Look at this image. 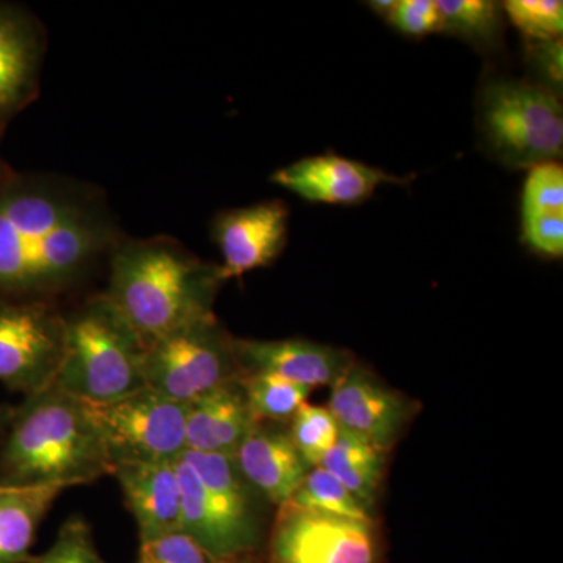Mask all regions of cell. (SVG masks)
<instances>
[{"label":"cell","mask_w":563,"mask_h":563,"mask_svg":"<svg viewBox=\"0 0 563 563\" xmlns=\"http://www.w3.org/2000/svg\"><path fill=\"white\" fill-rule=\"evenodd\" d=\"M101 195L76 181L18 176L0 184V296L41 298L77 284L120 243Z\"/></svg>","instance_id":"obj_1"},{"label":"cell","mask_w":563,"mask_h":563,"mask_svg":"<svg viewBox=\"0 0 563 563\" xmlns=\"http://www.w3.org/2000/svg\"><path fill=\"white\" fill-rule=\"evenodd\" d=\"M111 474L90 404L52 384L24 396L0 440V487H76Z\"/></svg>","instance_id":"obj_2"},{"label":"cell","mask_w":563,"mask_h":563,"mask_svg":"<svg viewBox=\"0 0 563 563\" xmlns=\"http://www.w3.org/2000/svg\"><path fill=\"white\" fill-rule=\"evenodd\" d=\"M106 296L139 333L144 346L181 325L213 317L224 279L168 236L125 240L110 254Z\"/></svg>","instance_id":"obj_3"},{"label":"cell","mask_w":563,"mask_h":563,"mask_svg":"<svg viewBox=\"0 0 563 563\" xmlns=\"http://www.w3.org/2000/svg\"><path fill=\"white\" fill-rule=\"evenodd\" d=\"M65 317V354L54 380L58 388L102 406L147 387L146 346L106 292Z\"/></svg>","instance_id":"obj_4"},{"label":"cell","mask_w":563,"mask_h":563,"mask_svg":"<svg viewBox=\"0 0 563 563\" xmlns=\"http://www.w3.org/2000/svg\"><path fill=\"white\" fill-rule=\"evenodd\" d=\"M181 484V532L209 553L231 561L257 559L262 498L233 457L187 451L176 462Z\"/></svg>","instance_id":"obj_5"},{"label":"cell","mask_w":563,"mask_h":563,"mask_svg":"<svg viewBox=\"0 0 563 563\" xmlns=\"http://www.w3.org/2000/svg\"><path fill=\"white\" fill-rule=\"evenodd\" d=\"M477 124L485 150L507 168L531 169L562 155L561 99L536 81H487L477 103Z\"/></svg>","instance_id":"obj_6"},{"label":"cell","mask_w":563,"mask_h":563,"mask_svg":"<svg viewBox=\"0 0 563 563\" xmlns=\"http://www.w3.org/2000/svg\"><path fill=\"white\" fill-rule=\"evenodd\" d=\"M240 376L233 336L214 314L166 333L144 352L147 387L173 401L190 404Z\"/></svg>","instance_id":"obj_7"},{"label":"cell","mask_w":563,"mask_h":563,"mask_svg":"<svg viewBox=\"0 0 563 563\" xmlns=\"http://www.w3.org/2000/svg\"><path fill=\"white\" fill-rule=\"evenodd\" d=\"M90 407L111 470L120 463H176L187 453V404L144 387L120 401Z\"/></svg>","instance_id":"obj_8"},{"label":"cell","mask_w":563,"mask_h":563,"mask_svg":"<svg viewBox=\"0 0 563 563\" xmlns=\"http://www.w3.org/2000/svg\"><path fill=\"white\" fill-rule=\"evenodd\" d=\"M66 317L47 299L0 301V383L24 396L54 384L65 354Z\"/></svg>","instance_id":"obj_9"},{"label":"cell","mask_w":563,"mask_h":563,"mask_svg":"<svg viewBox=\"0 0 563 563\" xmlns=\"http://www.w3.org/2000/svg\"><path fill=\"white\" fill-rule=\"evenodd\" d=\"M379 543L373 521L279 507L269 539L268 563H377Z\"/></svg>","instance_id":"obj_10"},{"label":"cell","mask_w":563,"mask_h":563,"mask_svg":"<svg viewBox=\"0 0 563 563\" xmlns=\"http://www.w3.org/2000/svg\"><path fill=\"white\" fill-rule=\"evenodd\" d=\"M328 409L340 429L387 454L401 437L413 407L401 393L391 390L368 369L352 363L333 385Z\"/></svg>","instance_id":"obj_11"},{"label":"cell","mask_w":563,"mask_h":563,"mask_svg":"<svg viewBox=\"0 0 563 563\" xmlns=\"http://www.w3.org/2000/svg\"><path fill=\"white\" fill-rule=\"evenodd\" d=\"M290 211L282 201H265L221 211L211 224V236L221 252L224 282L265 268L284 251Z\"/></svg>","instance_id":"obj_12"},{"label":"cell","mask_w":563,"mask_h":563,"mask_svg":"<svg viewBox=\"0 0 563 563\" xmlns=\"http://www.w3.org/2000/svg\"><path fill=\"white\" fill-rule=\"evenodd\" d=\"M273 184L309 202L357 206L368 201L383 185L407 184L404 177L336 154L312 155L277 169Z\"/></svg>","instance_id":"obj_13"},{"label":"cell","mask_w":563,"mask_h":563,"mask_svg":"<svg viewBox=\"0 0 563 563\" xmlns=\"http://www.w3.org/2000/svg\"><path fill=\"white\" fill-rule=\"evenodd\" d=\"M46 33L31 11L0 2V120L38 96Z\"/></svg>","instance_id":"obj_14"},{"label":"cell","mask_w":563,"mask_h":563,"mask_svg":"<svg viewBox=\"0 0 563 563\" xmlns=\"http://www.w3.org/2000/svg\"><path fill=\"white\" fill-rule=\"evenodd\" d=\"M242 374H272L290 383L335 385L354 363L346 351L309 340L233 339Z\"/></svg>","instance_id":"obj_15"},{"label":"cell","mask_w":563,"mask_h":563,"mask_svg":"<svg viewBox=\"0 0 563 563\" xmlns=\"http://www.w3.org/2000/svg\"><path fill=\"white\" fill-rule=\"evenodd\" d=\"M110 476L120 484L141 542L181 532V484L176 463H120Z\"/></svg>","instance_id":"obj_16"},{"label":"cell","mask_w":563,"mask_h":563,"mask_svg":"<svg viewBox=\"0 0 563 563\" xmlns=\"http://www.w3.org/2000/svg\"><path fill=\"white\" fill-rule=\"evenodd\" d=\"M276 422H257L233 461L246 483L266 501L280 507L290 501L309 466L292 444L288 431Z\"/></svg>","instance_id":"obj_17"},{"label":"cell","mask_w":563,"mask_h":563,"mask_svg":"<svg viewBox=\"0 0 563 563\" xmlns=\"http://www.w3.org/2000/svg\"><path fill=\"white\" fill-rule=\"evenodd\" d=\"M257 422L239 377L187 404V451L233 457Z\"/></svg>","instance_id":"obj_18"},{"label":"cell","mask_w":563,"mask_h":563,"mask_svg":"<svg viewBox=\"0 0 563 563\" xmlns=\"http://www.w3.org/2000/svg\"><path fill=\"white\" fill-rule=\"evenodd\" d=\"M66 488L0 487V563H29L36 532Z\"/></svg>","instance_id":"obj_19"},{"label":"cell","mask_w":563,"mask_h":563,"mask_svg":"<svg viewBox=\"0 0 563 563\" xmlns=\"http://www.w3.org/2000/svg\"><path fill=\"white\" fill-rule=\"evenodd\" d=\"M384 457L385 453L373 444L340 429L339 439L320 466L339 479L366 510H372L383 481Z\"/></svg>","instance_id":"obj_20"},{"label":"cell","mask_w":563,"mask_h":563,"mask_svg":"<svg viewBox=\"0 0 563 563\" xmlns=\"http://www.w3.org/2000/svg\"><path fill=\"white\" fill-rule=\"evenodd\" d=\"M442 32L453 33L481 49L501 43V7L493 0H437Z\"/></svg>","instance_id":"obj_21"},{"label":"cell","mask_w":563,"mask_h":563,"mask_svg":"<svg viewBox=\"0 0 563 563\" xmlns=\"http://www.w3.org/2000/svg\"><path fill=\"white\" fill-rule=\"evenodd\" d=\"M244 396L258 422L290 421L299 407L306 404L312 388L290 383L272 374H242Z\"/></svg>","instance_id":"obj_22"},{"label":"cell","mask_w":563,"mask_h":563,"mask_svg":"<svg viewBox=\"0 0 563 563\" xmlns=\"http://www.w3.org/2000/svg\"><path fill=\"white\" fill-rule=\"evenodd\" d=\"M303 509L352 518L358 521H373L372 514L366 510L352 493L339 479L325 472L322 466H314L307 472L298 490L290 501Z\"/></svg>","instance_id":"obj_23"},{"label":"cell","mask_w":563,"mask_h":563,"mask_svg":"<svg viewBox=\"0 0 563 563\" xmlns=\"http://www.w3.org/2000/svg\"><path fill=\"white\" fill-rule=\"evenodd\" d=\"M287 431L303 463L314 468L339 439L340 426L328 407L306 402L292 415Z\"/></svg>","instance_id":"obj_24"},{"label":"cell","mask_w":563,"mask_h":563,"mask_svg":"<svg viewBox=\"0 0 563 563\" xmlns=\"http://www.w3.org/2000/svg\"><path fill=\"white\" fill-rule=\"evenodd\" d=\"M515 27L531 41L561 40L563 2L561 0H509L503 3Z\"/></svg>","instance_id":"obj_25"},{"label":"cell","mask_w":563,"mask_h":563,"mask_svg":"<svg viewBox=\"0 0 563 563\" xmlns=\"http://www.w3.org/2000/svg\"><path fill=\"white\" fill-rule=\"evenodd\" d=\"M563 214V169L558 162L529 169L521 196V218Z\"/></svg>","instance_id":"obj_26"},{"label":"cell","mask_w":563,"mask_h":563,"mask_svg":"<svg viewBox=\"0 0 563 563\" xmlns=\"http://www.w3.org/2000/svg\"><path fill=\"white\" fill-rule=\"evenodd\" d=\"M29 563H106L96 548L91 526L79 515L62 525L46 553L33 555Z\"/></svg>","instance_id":"obj_27"},{"label":"cell","mask_w":563,"mask_h":563,"mask_svg":"<svg viewBox=\"0 0 563 563\" xmlns=\"http://www.w3.org/2000/svg\"><path fill=\"white\" fill-rule=\"evenodd\" d=\"M135 563H258L257 559L231 561L209 553L184 532L169 533L161 539L141 542Z\"/></svg>","instance_id":"obj_28"},{"label":"cell","mask_w":563,"mask_h":563,"mask_svg":"<svg viewBox=\"0 0 563 563\" xmlns=\"http://www.w3.org/2000/svg\"><path fill=\"white\" fill-rule=\"evenodd\" d=\"M387 21L393 29L412 38L442 32V14L437 0H396Z\"/></svg>","instance_id":"obj_29"},{"label":"cell","mask_w":563,"mask_h":563,"mask_svg":"<svg viewBox=\"0 0 563 563\" xmlns=\"http://www.w3.org/2000/svg\"><path fill=\"white\" fill-rule=\"evenodd\" d=\"M523 239L528 246L544 257L559 258L563 254V214L521 218Z\"/></svg>","instance_id":"obj_30"},{"label":"cell","mask_w":563,"mask_h":563,"mask_svg":"<svg viewBox=\"0 0 563 563\" xmlns=\"http://www.w3.org/2000/svg\"><path fill=\"white\" fill-rule=\"evenodd\" d=\"M562 40L532 41L529 44L528 60L536 76L537 85L561 95L563 80Z\"/></svg>","instance_id":"obj_31"},{"label":"cell","mask_w":563,"mask_h":563,"mask_svg":"<svg viewBox=\"0 0 563 563\" xmlns=\"http://www.w3.org/2000/svg\"><path fill=\"white\" fill-rule=\"evenodd\" d=\"M395 5L396 0H374V2H369V9L376 11V13L379 14V16L385 18V20L390 16Z\"/></svg>","instance_id":"obj_32"},{"label":"cell","mask_w":563,"mask_h":563,"mask_svg":"<svg viewBox=\"0 0 563 563\" xmlns=\"http://www.w3.org/2000/svg\"><path fill=\"white\" fill-rule=\"evenodd\" d=\"M14 406L10 404H0V440L9 428L11 417H13Z\"/></svg>","instance_id":"obj_33"},{"label":"cell","mask_w":563,"mask_h":563,"mask_svg":"<svg viewBox=\"0 0 563 563\" xmlns=\"http://www.w3.org/2000/svg\"><path fill=\"white\" fill-rule=\"evenodd\" d=\"M3 125H5V121L0 120V135H2Z\"/></svg>","instance_id":"obj_34"}]
</instances>
